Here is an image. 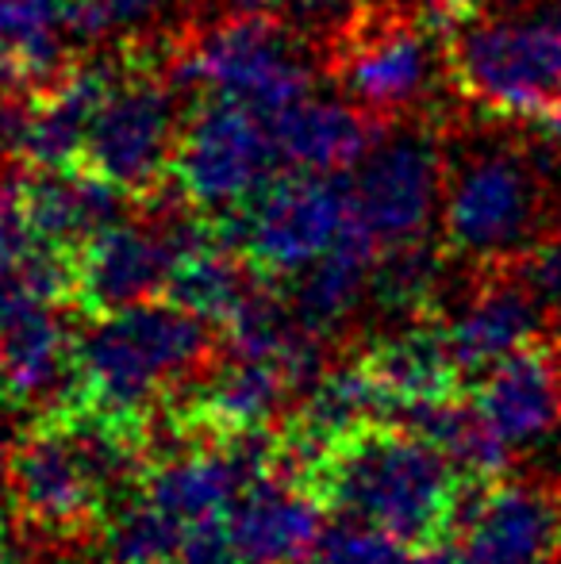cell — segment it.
<instances>
[{"mask_svg":"<svg viewBox=\"0 0 561 564\" xmlns=\"http://www.w3.org/2000/svg\"><path fill=\"white\" fill-rule=\"evenodd\" d=\"M462 491L457 468L408 426H366L323 460L327 503L408 545L442 542L454 530Z\"/></svg>","mask_w":561,"mask_h":564,"instance_id":"obj_1","label":"cell"},{"mask_svg":"<svg viewBox=\"0 0 561 564\" xmlns=\"http://www.w3.org/2000/svg\"><path fill=\"white\" fill-rule=\"evenodd\" d=\"M212 354V323L173 304H131L105 312L74 338V369L89 411L136 419L165 388L188 380Z\"/></svg>","mask_w":561,"mask_h":564,"instance_id":"obj_2","label":"cell"},{"mask_svg":"<svg viewBox=\"0 0 561 564\" xmlns=\"http://www.w3.org/2000/svg\"><path fill=\"white\" fill-rule=\"evenodd\" d=\"M539 147L473 142L446 165L442 235L446 250L477 265L527 258L554 216V185Z\"/></svg>","mask_w":561,"mask_h":564,"instance_id":"obj_3","label":"cell"},{"mask_svg":"<svg viewBox=\"0 0 561 564\" xmlns=\"http://www.w3.org/2000/svg\"><path fill=\"white\" fill-rule=\"evenodd\" d=\"M136 476V442L120 419L89 411L35 431L12 453V496L51 530H74Z\"/></svg>","mask_w":561,"mask_h":564,"instance_id":"obj_4","label":"cell"},{"mask_svg":"<svg viewBox=\"0 0 561 564\" xmlns=\"http://www.w3.org/2000/svg\"><path fill=\"white\" fill-rule=\"evenodd\" d=\"M173 74L204 100H231L266 119L312 93L304 39L262 8H235L201 28L177 54Z\"/></svg>","mask_w":561,"mask_h":564,"instance_id":"obj_5","label":"cell"},{"mask_svg":"<svg viewBox=\"0 0 561 564\" xmlns=\"http://www.w3.org/2000/svg\"><path fill=\"white\" fill-rule=\"evenodd\" d=\"M450 77L493 116H542L561 105V12L465 20L450 39Z\"/></svg>","mask_w":561,"mask_h":564,"instance_id":"obj_6","label":"cell"},{"mask_svg":"<svg viewBox=\"0 0 561 564\" xmlns=\"http://www.w3.org/2000/svg\"><path fill=\"white\" fill-rule=\"evenodd\" d=\"M266 276H300L354 227V196L338 173L292 170L273 177L242 212L212 219Z\"/></svg>","mask_w":561,"mask_h":564,"instance_id":"obj_7","label":"cell"},{"mask_svg":"<svg viewBox=\"0 0 561 564\" xmlns=\"http://www.w3.org/2000/svg\"><path fill=\"white\" fill-rule=\"evenodd\" d=\"M278 165L270 119L231 100H204L181 127L170 177L188 208L224 219L247 208L278 177Z\"/></svg>","mask_w":561,"mask_h":564,"instance_id":"obj_8","label":"cell"},{"mask_svg":"<svg viewBox=\"0 0 561 564\" xmlns=\"http://www.w3.org/2000/svg\"><path fill=\"white\" fill-rule=\"evenodd\" d=\"M450 74V46L416 15H362L335 46L338 89L374 119L431 105Z\"/></svg>","mask_w":561,"mask_h":564,"instance_id":"obj_9","label":"cell"},{"mask_svg":"<svg viewBox=\"0 0 561 564\" xmlns=\"http://www.w3.org/2000/svg\"><path fill=\"white\" fill-rule=\"evenodd\" d=\"M181 127L185 119L173 85L150 69L120 66L93 116L82 165L128 196L154 193L162 177H170Z\"/></svg>","mask_w":561,"mask_h":564,"instance_id":"obj_10","label":"cell"},{"mask_svg":"<svg viewBox=\"0 0 561 564\" xmlns=\"http://www.w3.org/2000/svg\"><path fill=\"white\" fill-rule=\"evenodd\" d=\"M446 150L423 123L392 127L358 162L354 173V216L381 250L427 238L442 216L446 193Z\"/></svg>","mask_w":561,"mask_h":564,"instance_id":"obj_11","label":"cell"},{"mask_svg":"<svg viewBox=\"0 0 561 564\" xmlns=\"http://www.w3.org/2000/svg\"><path fill=\"white\" fill-rule=\"evenodd\" d=\"M185 219H120L74 253V296L85 312L105 315L158 300L188 235Z\"/></svg>","mask_w":561,"mask_h":564,"instance_id":"obj_12","label":"cell"},{"mask_svg":"<svg viewBox=\"0 0 561 564\" xmlns=\"http://www.w3.org/2000/svg\"><path fill=\"white\" fill-rule=\"evenodd\" d=\"M470 564H547L561 550V491L535 480H481L454 514Z\"/></svg>","mask_w":561,"mask_h":564,"instance_id":"obj_13","label":"cell"},{"mask_svg":"<svg viewBox=\"0 0 561 564\" xmlns=\"http://www.w3.org/2000/svg\"><path fill=\"white\" fill-rule=\"evenodd\" d=\"M128 193L85 165L66 170H31L15 188V208L31 242L62 253H77L89 238L123 219Z\"/></svg>","mask_w":561,"mask_h":564,"instance_id":"obj_14","label":"cell"},{"mask_svg":"<svg viewBox=\"0 0 561 564\" xmlns=\"http://www.w3.org/2000/svg\"><path fill=\"white\" fill-rule=\"evenodd\" d=\"M116 74H120V62L93 58L85 66H74L66 77H58L51 89L35 93L31 108L20 112V127H15V142H12L15 154L31 170L82 165L93 116H97L100 100H105L108 85L116 82Z\"/></svg>","mask_w":561,"mask_h":564,"instance_id":"obj_15","label":"cell"},{"mask_svg":"<svg viewBox=\"0 0 561 564\" xmlns=\"http://www.w3.org/2000/svg\"><path fill=\"white\" fill-rule=\"evenodd\" d=\"M473 400L511 449L542 442L561 426V357L527 341L481 372Z\"/></svg>","mask_w":561,"mask_h":564,"instance_id":"obj_16","label":"cell"},{"mask_svg":"<svg viewBox=\"0 0 561 564\" xmlns=\"http://www.w3.org/2000/svg\"><path fill=\"white\" fill-rule=\"evenodd\" d=\"M239 564H300L323 534L320 503L300 484L262 476L227 511Z\"/></svg>","mask_w":561,"mask_h":564,"instance_id":"obj_17","label":"cell"},{"mask_svg":"<svg viewBox=\"0 0 561 564\" xmlns=\"http://www.w3.org/2000/svg\"><path fill=\"white\" fill-rule=\"evenodd\" d=\"M82 39L77 0H0V82L8 89H51L74 69Z\"/></svg>","mask_w":561,"mask_h":564,"instance_id":"obj_18","label":"cell"},{"mask_svg":"<svg viewBox=\"0 0 561 564\" xmlns=\"http://www.w3.org/2000/svg\"><path fill=\"white\" fill-rule=\"evenodd\" d=\"M281 162L289 170L343 173L358 170L366 150L374 147V116L350 97L304 93L270 119Z\"/></svg>","mask_w":561,"mask_h":564,"instance_id":"obj_19","label":"cell"},{"mask_svg":"<svg viewBox=\"0 0 561 564\" xmlns=\"http://www.w3.org/2000/svg\"><path fill=\"white\" fill-rule=\"evenodd\" d=\"M539 304L542 300L527 289V281H496L465 300L442 327V341H446L457 372L481 377L496 361L535 341L542 319Z\"/></svg>","mask_w":561,"mask_h":564,"instance_id":"obj_20","label":"cell"},{"mask_svg":"<svg viewBox=\"0 0 561 564\" xmlns=\"http://www.w3.org/2000/svg\"><path fill=\"white\" fill-rule=\"evenodd\" d=\"M250 269L255 265L239 258V250L219 235L212 219L193 224L185 235V246H181L177 265H173L165 296L173 304L188 307L193 315H201V319L227 327L258 289Z\"/></svg>","mask_w":561,"mask_h":564,"instance_id":"obj_21","label":"cell"},{"mask_svg":"<svg viewBox=\"0 0 561 564\" xmlns=\"http://www.w3.org/2000/svg\"><path fill=\"white\" fill-rule=\"evenodd\" d=\"M377 258H381V246L369 238V230L354 216V227L315 265H308L300 276H292V312L315 335L335 330L338 323H346L369 300Z\"/></svg>","mask_w":561,"mask_h":564,"instance_id":"obj_22","label":"cell"},{"mask_svg":"<svg viewBox=\"0 0 561 564\" xmlns=\"http://www.w3.org/2000/svg\"><path fill=\"white\" fill-rule=\"evenodd\" d=\"M397 415L400 426L431 442L465 480H493L508 468L511 446L496 434L477 400L465 403L457 395H439V400L404 403Z\"/></svg>","mask_w":561,"mask_h":564,"instance_id":"obj_23","label":"cell"},{"mask_svg":"<svg viewBox=\"0 0 561 564\" xmlns=\"http://www.w3.org/2000/svg\"><path fill=\"white\" fill-rule=\"evenodd\" d=\"M381 415H397V400L369 365H354V369L320 372L312 380L304 408H300V431L308 446L331 449L350 434L374 426Z\"/></svg>","mask_w":561,"mask_h":564,"instance_id":"obj_24","label":"cell"},{"mask_svg":"<svg viewBox=\"0 0 561 564\" xmlns=\"http://www.w3.org/2000/svg\"><path fill=\"white\" fill-rule=\"evenodd\" d=\"M366 365L377 372V380L389 388V395L397 400V411L404 408V403L454 395L457 380H462L446 341H442V330H431V327H416L397 338H385L381 346L366 357Z\"/></svg>","mask_w":561,"mask_h":564,"instance_id":"obj_25","label":"cell"},{"mask_svg":"<svg viewBox=\"0 0 561 564\" xmlns=\"http://www.w3.org/2000/svg\"><path fill=\"white\" fill-rule=\"evenodd\" d=\"M289 392H292V384L273 365L231 354V361L219 372H212V380L204 384L201 411L212 423L227 426L231 434H242V431H258L262 423H270L281 411Z\"/></svg>","mask_w":561,"mask_h":564,"instance_id":"obj_26","label":"cell"},{"mask_svg":"<svg viewBox=\"0 0 561 564\" xmlns=\"http://www.w3.org/2000/svg\"><path fill=\"white\" fill-rule=\"evenodd\" d=\"M442 281H446V265L423 238L420 242L389 246L374 265L369 300H377L392 315H420L439 300Z\"/></svg>","mask_w":561,"mask_h":564,"instance_id":"obj_27","label":"cell"},{"mask_svg":"<svg viewBox=\"0 0 561 564\" xmlns=\"http://www.w3.org/2000/svg\"><path fill=\"white\" fill-rule=\"evenodd\" d=\"M193 0H77L85 43L142 46L185 20Z\"/></svg>","mask_w":561,"mask_h":564,"instance_id":"obj_28","label":"cell"},{"mask_svg":"<svg viewBox=\"0 0 561 564\" xmlns=\"http://www.w3.org/2000/svg\"><path fill=\"white\" fill-rule=\"evenodd\" d=\"M185 522L173 519L154 499L139 496L128 503L105 530L108 564H173L181 542H185Z\"/></svg>","mask_w":561,"mask_h":564,"instance_id":"obj_29","label":"cell"},{"mask_svg":"<svg viewBox=\"0 0 561 564\" xmlns=\"http://www.w3.org/2000/svg\"><path fill=\"white\" fill-rule=\"evenodd\" d=\"M320 564H416V545L369 527V522L346 519L335 527H323L315 542Z\"/></svg>","mask_w":561,"mask_h":564,"instance_id":"obj_30","label":"cell"},{"mask_svg":"<svg viewBox=\"0 0 561 564\" xmlns=\"http://www.w3.org/2000/svg\"><path fill=\"white\" fill-rule=\"evenodd\" d=\"M296 39L315 46H338L366 15V0H262Z\"/></svg>","mask_w":561,"mask_h":564,"instance_id":"obj_31","label":"cell"},{"mask_svg":"<svg viewBox=\"0 0 561 564\" xmlns=\"http://www.w3.org/2000/svg\"><path fill=\"white\" fill-rule=\"evenodd\" d=\"M173 564H239V553H235L231 534H227V519L188 527Z\"/></svg>","mask_w":561,"mask_h":564,"instance_id":"obj_32","label":"cell"},{"mask_svg":"<svg viewBox=\"0 0 561 564\" xmlns=\"http://www.w3.org/2000/svg\"><path fill=\"white\" fill-rule=\"evenodd\" d=\"M524 281L542 304L561 307V230L550 238H542V242L527 253Z\"/></svg>","mask_w":561,"mask_h":564,"instance_id":"obj_33","label":"cell"},{"mask_svg":"<svg viewBox=\"0 0 561 564\" xmlns=\"http://www.w3.org/2000/svg\"><path fill=\"white\" fill-rule=\"evenodd\" d=\"M31 246L35 242H31L28 227H23V216H20V208H15V200L12 196H0V276L12 273V269L28 258Z\"/></svg>","mask_w":561,"mask_h":564,"instance_id":"obj_34","label":"cell"},{"mask_svg":"<svg viewBox=\"0 0 561 564\" xmlns=\"http://www.w3.org/2000/svg\"><path fill=\"white\" fill-rule=\"evenodd\" d=\"M531 127H535V147L547 150V154L561 165V105L547 108L542 116H535Z\"/></svg>","mask_w":561,"mask_h":564,"instance_id":"obj_35","label":"cell"},{"mask_svg":"<svg viewBox=\"0 0 561 564\" xmlns=\"http://www.w3.org/2000/svg\"><path fill=\"white\" fill-rule=\"evenodd\" d=\"M15 496H12V457H4V442H0V542H4V527H8V511H12ZM4 550V545H0Z\"/></svg>","mask_w":561,"mask_h":564,"instance_id":"obj_36","label":"cell"},{"mask_svg":"<svg viewBox=\"0 0 561 564\" xmlns=\"http://www.w3.org/2000/svg\"><path fill=\"white\" fill-rule=\"evenodd\" d=\"M15 127H20V112L12 108V100H8V85L0 82V150H12L15 142Z\"/></svg>","mask_w":561,"mask_h":564,"instance_id":"obj_37","label":"cell"},{"mask_svg":"<svg viewBox=\"0 0 561 564\" xmlns=\"http://www.w3.org/2000/svg\"><path fill=\"white\" fill-rule=\"evenodd\" d=\"M439 12H450V15H470L473 8H481L485 0H431Z\"/></svg>","mask_w":561,"mask_h":564,"instance_id":"obj_38","label":"cell"},{"mask_svg":"<svg viewBox=\"0 0 561 564\" xmlns=\"http://www.w3.org/2000/svg\"><path fill=\"white\" fill-rule=\"evenodd\" d=\"M0 564H23L15 553H8V550H0Z\"/></svg>","mask_w":561,"mask_h":564,"instance_id":"obj_39","label":"cell"},{"mask_svg":"<svg viewBox=\"0 0 561 564\" xmlns=\"http://www.w3.org/2000/svg\"><path fill=\"white\" fill-rule=\"evenodd\" d=\"M239 8H266L262 0H239Z\"/></svg>","mask_w":561,"mask_h":564,"instance_id":"obj_40","label":"cell"},{"mask_svg":"<svg viewBox=\"0 0 561 564\" xmlns=\"http://www.w3.org/2000/svg\"><path fill=\"white\" fill-rule=\"evenodd\" d=\"M547 564H561V550H558V553H554V557H550Z\"/></svg>","mask_w":561,"mask_h":564,"instance_id":"obj_41","label":"cell"},{"mask_svg":"<svg viewBox=\"0 0 561 564\" xmlns=\"http://www.w3.org/2000/svg\"><path fill=\"white\" fill-rule=\"evenodd\" d=\"M300 564H304V561H300ZM308 564H320V561H308Z\"/></svg>","mask_w":561,"mask_h":564,"instance_id":"obj_42","label":"cell"}]
</instances>
